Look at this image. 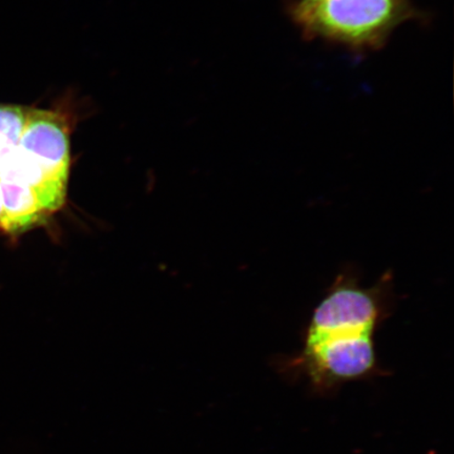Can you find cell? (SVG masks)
<instances>
[{"label":"cell","mask_w":454,"mask_h":454,"mask_svg":"<svg viewBox=\"0 0 454 454\" xmlns=\"http://www.w3.org/2000/svg\"><path fill=\"white\" fill-rule=\"evenodd\" d=\"M384 314L379 294L342 278L312 312L302 349L281 362L282 371L320 395L379 376L374 334Z\"/></svg>","instance_id":"1"},{"label":"cell","mask_w":454,"mask_h":454,"mask_svg":"<svg viewBox=\"0 0 454 454\" xmlns=\"http://www.w3.org/2000/svg\"><path fill=\"white\" fill-rule=\"evenodd\" d=\"M402 10L403 0H303L296 14L310 31L363 43L387 32Z\"/></svg>","instance_id":"2"},{"label":"cell","mask_w":454,"mask_h":454,"mask_svg":"<svg viewBox=\"0 0 454 454\" xmlns=\"http://www.w3.org/2000/svg\"><path fill=\"white\" fill-rule=\"evenodd\" d=\"M67 119L60 113L27 109L19 146L44 168L69 179L70 141Z\"/></svg>","instance_id":"3"},{"label":"cell","mask_w":454,"mask_h":454,"mask_svg":"<svg viewBox=\"0 0 454 454\" xmlns=\"http://www.w3.org/2000/svg\"><path fill=\"white\" fill-rule=\"evenodd\" d=\"M0 183L31 187L50 215L66 202L67 180L44 168L19 145L0 153Z\"/></svg>","instance_id":"4"},{"label":"cell","mask_w":454,"mask_h":454,"mask_svg":"<svg viewBox=\"0 0 454 454\" xmlns=\"http://www.w3.org/2000/svg\"><path fill=\"white\" fill-rule=\"evenodd\" d=\"M4 207V231L21 234L32 227L43 223L50 215L38 198L27 185L0 183Z\"/></svg>","instance_id":"5"},{"label":"cell","mask_w":454,"mask_h":454,"mask_svg":"<svg viewBox=\"0 0 454 454\" xmlns=\"http://www.w3.org/2000/svg\"><path fill=\"white\" fill-rule=\"evenodd\" d=\"M28 107L0 105V149L17 146L24 132Z\"/></svg>","instance_id":"6"},{"label":"cell","mask_w":454,"mask_h":454,"mask_svg":"<svg viewBox=\"0 0 454 454\" xmlns=\"http://www.w3.org/2000/svg\"><path fill=\"white\" fill-rule=\"evenodd\" d=\"M4 207H3V198H2V191H0V229L4 230Z\"/></svg>","instance_id":"7"}]
</instances>
